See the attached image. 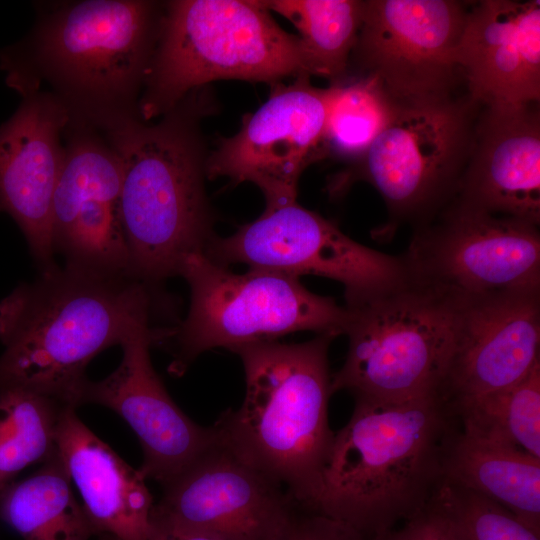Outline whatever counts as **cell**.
<instances>
[{"mask_svg": "<svg viewBox=\"0 0 540 540\" xmlns=\"http://www.w3.org/2000/svg\"><path fill=\"white\" fill-rule=\"evenodd\" d=\"M195 90L154 124L137 111L82 121L96 128L121 166V220L129 274L156 289L182 260L216 236L204 180L199 119L209 107Z\"/></svg>", "mask_w": 540, "mask_h": 540, "instance_id": "6da1fadb", "label": "cell"}, {"mask_svg": "<svg viewBox=\"0 0 540 540\" xmlns=\"http://www.w3.org/2000/svg\"><path fill=\"white\" fill-rule=\"evenodd\" d=\"M155 289L129 275L57 264L0 302V388L19 387L76 409L89 362L151 327Z\"/></svg>", "mask_w": 540, "mask_h": 540, "instance_id": "7a4b0ae2", "label": "cell"}, {"mask_svg": "<svg viewBox=\"0 0 540 540\" xmlns=\"http://www.w3.org/2000/svg\"><path fill=\"white\" fill-rule=\"evenodd\" d=\"M459 423L440 393L404 401L355 398L335 434L311 509L368 539L418 513L439 491Z\"/></svg>", "mask_w": 540, "mask_h": 540, "instance_id": "3957f363", "label": "cell"}, {"mask_svg": "<svg viewBox=\"0 0 540 540\" xmlns=\"http://www.w3.org/2000/svg\"><path fill=\"white\" fill-rule=\"evenodd\" d=\"M334 338L265 341L234 351L243 364L244 400L213 425L223 446L307 511L319 493L335 437L328 419L333 394L328 352Z\"/></svg>", "mask_w": 540, "mask_h": 540, "instance_id": "277c9868", "label": "cell"}, {"mask_svg": "<svg viewBox=\"0 0 540 540\" xmlns=\"http://www.w3.org/2000/svg\"><path fill=\"white\" fill-rule=\"evenodd\" d=\"M161 15L152 1L68 3L22 42L2 49L0 68L22 97L49 82L72 117L137 111Z\"/></svg>", "mask_w": 540, "mask_h": 540, "instance_id": "5b68a950", "label": "cell"}, {"mask_svg": "<svg viewBox=\"0 0 540 540\" xmlns=\"http://www.w3.org/2000/svg\"><path fill=\"white\" fill-rule=\"evenodd\" d=\"M165 7L137 105L143 121L166 114L215 80L277 83L309 75L299 37L257 1L177 0Z\"/></svg>", "mask_w": 540, "mask_h": 540, "instance_id": "8992f818", "label": "cell"}, {"mask_svg": "<svg viewBox=\"0 0 540 540\" xmlns=\"http://www.w3.org/2000/svg\"><path fill=\"white\" fill-rule=\"evenodd\" d=\"M459 300L409 278L346 302L348 352L332 393L404 401L439 393L452 354Z\"/></svg>", "mask_w": 540, "mask_h": 540, "instance_id": "52a82bcc", "label": "cell"}, {"mask_svg": "<svg viewBox=\"0 0 540 540\" xmlns=\"http://www.w3.org/2000/svg\"><path fill=\"white\" fill-rule=\"evenodd\" d=\"M178 275L189 285L190 307L178 326L166 329L164 340H174L173 375L214 348L234 352L298 331L344 334L345 307L309 291L297 276L255 268L237 274L203 252L187 255Z\"/></svg>", "mask_w": 540, "mask_h": 540, "instance_id": "ba28073f", "label": "cell"}, {"mask_svg": "<svg viewBox=\"0 0 540 540\" xmlns=\"http://www.w3.org/2000/svg\"><path fill=\"white\" fill-rule=\"evenodd\" d=\"M470 100L454 97L399 104L394 116L354 167L331 182L333 193L354 180L372 184L389 212L385 229L432 219L454 198L470 154L476 124Z\"/></svg>", "mask_w": 540, "mask_h": 540, "instance_id": "9c48e42d", "label": "cell"}, {"mask_svg": "<svg viewBox=\"0 0 540 540\" xmlns=\"http://www.w3.org/2000/svg\"><path fill=\"white\" fill-rule=\"evenodd\" d=\"M408 278L456 300L540 290L539 226L451 201L416 227Z\"/></svg>", "mask_w": 540, "mask_h": 540, "instance_id": "30bf717a", "label": "cell"}, {"mask_svg": "<svg viewBox=\"0 0 540 540\" xmlns=\"http://www.w3.org/2000/svg\"><path fill=\"white\" fill-rule=\"evenodd\" d=\"M204 254L229 266L271 270L300 277L316 275L343 284L346 302L355 301L407 280L402 256L366 247L332 221L297 201L271 208L228 237L215 236Z\"/></svg>", "mask_w": 540, "mask_h": 540, "instance_id": "8fae6325", "label": "cell"}, {"mask_svg": "<svg viewBox=\"0 0 540 540\" xmlns=\"http://www.w3.org/2000/svg\"><path fill=\"white\" fill-rule=\"evenodd\" d=\"M467 13L455 0L364 1L351 57L399 104L453 97Z\"/></svg>", "mask_w": 540, "mask_h": 540, "instance_id": "7c38bea8", "label": "cell"}, {"mask_svg": "<svg viewBox=\"0 0 540 540\" xmlns=\"http://www.w3.org/2000/svg\"><path fill=\"white\" fill-rule=\"evenodd\" d=\"M328 94L306 74L290 85H275L255 112L244 115L239 131L207 156L206 178L253 183L267 208L295 202L305 168L326 156Z\"/></svg>", "mask_w": 540, "mask_h": 540, "instance_id": "4fadbf2b", "label": "cell"}, {"mask_svg": "<svg viewBox=\"0 0 540 540\" xmlns=\"http://www.w3.org/2000/svg\"><path fill=\"white\" fill-rule=\"evenodd\" d=\"M71 136L52 202V243L64 265L129 275L121 220V166L104 137L70 118Z\"/></svg>", "mask_w": 540, "mask_h": 540, "instance_id": "5bb4252c", "label": "cell"}, {"mask_svg": "<svg viewBox=\"0 0 540 540\" xmlns=\"http://www.w3.org/2000/svg\"><path fill=\"white\" fill-rule=\"evenodd\" d=\"M163 488L154 523L228 540H273L298 507L279 484L220 442Z\"/></svg>", "mask_w": 540, "mask_h": 540, "instance_id": "9a60e30c", "label": "cell"}, {"mask_svg": "<svg viewBox=\"0 0 540 540\" xmlns=\"http://www.w3.org/2000/svg\"><path fill=\"white\" fill-rule=\"evenodd\" d=\"M163 329L147 327L122 345L119 366L100 381L87 379L79 406L98 404L120 415L136 434L143 451L139 469L163 487L219 442L213 426L192 421L174 402L154 370L150 347Z\"/></svg>", "mask_w": 540, "mask_h": 540, "instance_id": "2e32d148", "label": "cell"}, {"mask_svg": "<svg viewBox=\"0 0 540 540\" xmlns=\"http://www.w3.org/2000/svg\"><path fill=\"white\" fill-rule=\"evenodd\" d=\"M540 290L459 300L452 354L439 390L449 404L509 388L540 363Z\"/></svg>", "mask_w": 540, "mask_h": 540, "instance_id": "e0dca14e", "label": "cell"}, {"mask_svg": "<svg viewBox=\"0 0 540 540\" xmlns=\"http://www.w3.org/2000/svg\"><path fill=\"white\" fill-rule=\"evenodd\" d=\"M70 121L56 95L34 92L0 126V213L18 225L40 270L55 265L52 202L64 161L61 134Z\"/></svg>", "mask_w": 540, "mask_h": 540, "instance_id": "ac0fdd59", "label": "cell"}, {"mask_svg": "<svg viewBox=\"0 0 540 540\" xmlns=\"http://www.w3.org/2000/svg\"><path fill=\"white\" fill-rule=\"evenodd\" d=\"M457 65L470 100L520 108L540 99V1L484 0L467 13Z\"/></svg>", "mask_w": 540, "mask_h": 540, "instance_id": "d6986e66", "label": "cell"}, {"mask_svg": "<svg viewBox=\"0 0 540 540\" xmlns=\"http://www.w3.org/2000/svg\"><path fill=\"white\" fill-rule=\"evenodd\" d=\"M535 105L484 107L453 202L539 226L540 117Z\"/></svg>", "mask_w": 540, "mask_h": 540, "instance_id": "ffe728a7", "label": "cell"}, {"mask_svg": "<svg viewBox=\"0 0 540 540\" xmlns=\"http://www.w3.org/2000/svg\"><path fill=\"white\" fill-rule=\"evenodd\" d=\"M56 445L94 535L107 540H150L154 503L140 470L100 440L71 406L61 414Z\"/></svg>", "mask_w": 540, "mask_h": 540, "instance_id": "44dd1931", "label": "cell"}, {"mask_svg": "<svg viewBox=\"0 0 540 540\" xmlns=\"http://www.w3.org/2000/svg\"><path fill=\"white\" fill-rule=\"evenodd\" d=\"M502 505L540 534V459L521 450L454 434L444 481Z\"/></svg>", "mask_w": 540, "mask_h": 540, "instance_id": "7402d4cb", "label": "cell"}, {"mask_svg": "<svg viewBox=\"0 0 540 540\" xmlns=\"http://www.w3.org/2000/svg\"><path fill=\"white\" fill-rule=\"evenodd\" d=\"M0 520L24 540H88L92 527L56 452L0 491Z\"/></svg>", "mask_w": 540, "mask_h": 540, "instance_id": "603a6c76", "label": "cell"}, {"mask_svg": "<svg viewBox=\"0 0 540 540\" xmlns=\"http://www.w3.org/2000/svg\"><path fill=\"white\" fill-rule=\"evenodd\" d=\"M268 11L288 19L298 30L308 73L341 80L350 63L362 23L364 1L266 0Z\"/></svg>", "mask_w": 540, "mask_h": 540, "instance_id": "cb8c5ba5", "label": "cell"}, {"mask_svg": "<svg viewBox=\"0 0 540 540\" xmlns=\"http://www.w3.org/2000/svg\"><path fill=\"white\" fill-rule=\"evenodd\" d=\"M449 406L465 434L540 459V363L509 388Z\"/></svg>", "mask_w": 540, "mask_h": 540, "instance_id": "d4e9b609", "label": "cell"}, {"mask_svg": "<svg viewBox=\"0 0 540 540\" xmlns=\"http://www.w3.org/2000/svg\"><path fill=\"white\" fill-rule=\"evenodd\" d=\"M63 402L19 387L0 388V491L24 468L57 450Z\"/></svg>", "mask_w": 540, "mask_h": 540, "instance_id": "484cf974", "label": "cell"}, {"mask_svg": "<svg viewBox=\"0 0 540 540\" xmlns=\"http://www.w3.org/2000/svg\"><path fill=\"white\" fill-rule=\"evenodd\" d=\"M328 92L325 153L354 164L388 125L399 103L370 75L342 78Z\"/></svg>", "mask_w": 540, "mask_h": 540, "instance_id": "4316f807", "label": "cell"}, {"mask_svg": "<svg viewBox=\"0 0 540 540\" xmlns=\"http://www.w3.org/2000/svg\"><path fill=\"white\" fill-rule=\"evenodd\" d=\"M439 495L463 540H540L539 533L483 495L447 482Z\"/></svg>", "mask_w": 540, "mask_h": 540, "instance_id": "83f0119b", "label": "cell"}, {"mask_svg": "<svg viewBox=\"0 0 540 540\" xmlns=\"http://www.w3.org/2000/svg\"><path fill=\"white\" fill-rule=\"evenodd\" d=\"M368 540H463L447 507L437 494L401 528H392Z\"/></svg>", "mask_w": 540, "mask_h": 540, "instance_id": "f1b7e54d", "label": "cell"}, {"mask_svg": "<svg viewBox=\"0 0 540 540\" xmlns=\"http://www.w3.org/2000/svg\"><path fill=\"white\" fill-rule=\"evenodd\" d=\"M273 540H367L339 520L297 507Z\"/></svg>", "mask_w": 540, "mask_h": 540, "instance_id": "f546056e", "label": "cell"}, {"mask_svg": "<svg viewBox=\"0 0 540 540\" xmlns=\"http://www.w3.org/2000/svg\"><path fill=\"white\" fill-rule=\"evenodd\" d=\"M150 540H228L209 533L184 530L153 522Z\"/></svg>", "mask_w": 540, "mask_h": 540, "instance_id": "4dcf8cb0", "label": "cell"}]
</instances>
